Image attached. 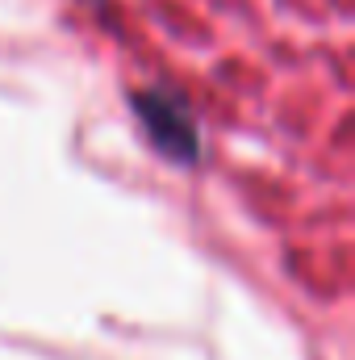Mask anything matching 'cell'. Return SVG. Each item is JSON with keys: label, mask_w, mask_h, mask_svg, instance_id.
I'll return each mask as SVG.
<instances>
[{"label": "cell", "mask_w": 355, "mask_h": 360, "mask_svg": "<svg viewBox=\"0 0 355 360\" xmlns=\"http://www.w3.org/2000/svg\"><path fill=\"white\" fill-rule=\"evenodd\" d=\"M134 113L151 139V147L172 160V164H192L201 155V134H196V122L188 113V105L176 101L172 92L159 89H142L134 92Z\"/></svg>", "instance_id": "6da1fadb"}]
</instances>
